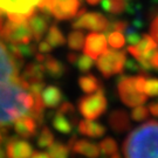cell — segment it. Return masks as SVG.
Returning <instances> with one entry per match:
<instances>
[{
	"mask_svg": "<svg viewBox=\"0 0 158 158\" xmlns=\"http://www.w3.org/2000/svg\"><path fill=\"white\" fill-rule=\"evenodd\" d=\"M23 64V59L12 55L0 41V128H8L33 109L29 82L19 74Z\"/></svg>",
	"mask_w": 158,
	"mask_h": 158,
	"instance_id": "1",
	"label": "cell"
},
{
	"mask_svg": "<svg viewBox=\"0 0 158 158\" xmlns=\"http://www.w3.org/2000/svg\"><path fill=\"white\" fill-rule=\"evenodd\" d=\"M125 158H158V122L148 121L132 130L123 143Z\"/></svg>",
	"mask_w": 158,
	"mask_h": 158,
	"instance_id": "2",
	"label": "cell"
},
{
	"mask_svg": "<svg viewBox=\"0 0 158 158\" xmlns=\"http://www.w3.org/2000/svg\"><path fill=\"white\" fill-rule=\"evenodd\" d=\"M125 62H127V56L124 51L118 52L116 49H109L98 57L96 66L103 75V77L109 79L113 75L123 73Z\"/></svg>",
	"mask_w": 158,
	"mask_h": 158,
	"instance_id": "3",
	"label": "cell"
},
{
	"mask_svg": "<svg viewBox=\"0 0 158 158\" xmlns=\"http://www.w3.org/2000/svg\"><path fill=\"white\" fill-rule=\"evenodd\" d=\"M79 110L81 115L89 121L98 118L102 114L107 110L108 102L107 97L104 96L103 88L97 90L93 95L81 97L79 100Z\"/></svg>",
	"mask_w": 158,
	"mask_h": 158,
	"instance_id": "4",
	"label": "cell"
},
{
	"mask_svg": "<svg viewBox=\"0 0 158 158\" xmlns=\"http://www.w3.org/2000/svg\"><path fill=\"white\" fill-rule=\"evenodd\" d=\"M134 82H135V76L121 75L117 79V90L119 98L125 106L131 108L142 106L148 101V96L145 94H142L136 90Z\"/></svg>",
	"mask_w": 158,
	"mask_h": 158,
	"instance_id": "5",
	"label": "cell"
},
{
	"mask_svg": "<svg viewBox=\"0 0 158 158\" xmlns=\"http://www.w3.org/2000/svg\"><path fill=\"white\" fill-rule=\"evenodd\" d=\"M0 36L8 44L14 45H23V44H29L33 39V34L29 28L27 23H15L13 21L5 23L2 31L0 32Z\"/></svg>",
	"mask_w": 158,
	"mask_h": 158,
	"instance_id": "6",
	"label": "cell"
},
{
	"mask_svg": "<svg viewBox=\"0 0 158 158\" xmlns=\"http://www.w3.org/2000/svg\"><path fill=\"white\" fill-rule=\"evenodd\" d=\"M41 0H0V13L20 14L27 19L35 14V7L39 6Z\"/></svg>",
	"mask_w": 158,
	"mask_h": 158,
	"instance_id": "7",
	"label": "cell"
},
{
	"mask_svg": "<svg viewBox=\"0 0 158 158\" xmlns=\"http://www.w3.org/2000/svg\"><path fill=\"white\" fill-rule=\"evenodd\" d=\"M109 26V20L101 13L91 12V13H85L83 15L75 18V20L72 23V27L75 29L85 28L90 31H97V32H104Z\"/></svg>",
	"mask_w": 158,
	"mask_h": 158,
	"instance_id": "8",
	"label": "cell"
},
{
	"mask_svg": "<svg viewBox=\"0 0 158 158\" xmlns=\"http://www.w3.org/2000/svg\"><path fill=\"white\" fill-rule=\"evenodd\" d=\"M108 51L107 39L103 33H89L85 38V42L83 46L85 55L90 56L91 59H97L103 55Z\"/></svg>",
	"mask_w": 158,
	"mask_h": 158,
	"instance_id": "9",
	"label": "cell"
},
{
	"mask_svg": "<svg viewBox=\"0 0 158 158\" xmlns=\"http://www.w3.org/2000/svg\"><path fill=\"white\" fill-rule=\"evenodd\" d=\"M79 0H52V14L57 20H69L77 15Z\"/></svg>",
	"mask_w": 158,
	"mask_h": 158,
	"instance_id": "10",
	"label": "cell"
},
{
	"mask_svg": "<svg viewBox=\"0 0 158 158\" xmlns=\"http://www.w3.org/2000/svg\"><path fill=\"white\" fill-rule=\"evenodd\" d=\"M5 143L8 158H29L33 155L32 145L19 137H10Z\"/></svg>",
	"mask_w": 158,
	"mask_h": 158,
	"instance_id": "11",
	"label": "cell"
},
{
	"mask_svg": "<svg viewBox=\"0 0 158 158\" xmlns=\"http://www.w3.org/2000/svg\"><path fill=\"white\" fill-rule=\"evenodd\" d=\"M108 123L113 131L117 134H123L131 129L129 115L123 109H115L110 111L108 116Z\"/></svg>",
	"mask_w": 158,
	"mask_h": 158,
	"instance_id": "12",
	"label": "cell"
},
{
	"mask_svg": "<svg viewBox=\"0 0 158 158\" xmlns=\"http://www.w3.org/2000/svg\"><path fill=\"white\" fill-rule=\"evenodd\" d=\"M48 23H49V17H47L42 13L41 14L35 13L28 19V26L32 31L35 41H40L41 38L44 36V34L47 32Z\"/></svg>",
	"mask_w": 158,
	"mask_h": 158,
	"instance_id": "13",
	"label": "cell"
},
{
	"mask_svg": "<svg viewBox=\"0 0 158 158\" xmlns=\"http://www.w3.org/2000/svg\"><path fill=\"white\" fill-rule=\"evenodd\" d=\"M14 130L23 138H31L36 135V121L31 116H23L14 122Z\"/></svg>",
	"mask_w": 158,
	"mask_h": 158,
	"instance_id": "14",
	"label": "cell"
},
{
	"mask_svg": "<svg viewBox=\"0 0 158 158\" xmlns=\"http://www.w3.org/2000/svg\"><path fill=\"white\" fill-rule=\"evenodd\" d=\"M72 151L75 153H81L85 157L89 158H97L100 157L101 149L98 144L91 143L87 139H77L75 144L72 148Z\"/></svg>",
	"mask_w": 158,
	"mask_h": 158,
	"instance_id": "15",
	"label": "cell"
},
{
	"mask_svg": "<svg viewBox=\"0 0 158 158\" xmlns=\"http://www.w3.org/2000/svg\"><path fill=\"white\" fill-rule=\"evenodd\" d=\"M79 132L88 137H93V138H98L106 134V127L102 125L101 123H96L89 119H83V121H80L79 124Z\"/></svg>",
	"mask_w": 158,
	"mask_h": 158,
	"instance_id": "16",
	"label": "cell"
},
{
	"mask_svg": "<svg viewBox=\"0 0 158 158\" xmlns=\"http://www.w3.org/2000/svg\"><path fill=\"white\" fill-rule=\"evenodd\" d=\"M41 97H42V101H44V104L48 108H55L57 107L63 100V95L60 88H57L56 85H48L46 87L42 94H41Z\"/></svg>",
	"mask_w": 158,
	"mask_h": 158,
	"instance_id": "17",
	"label": "cell"
},
{
	"mask_svg": "<svg viewBox=\"0 0 158 158\" xmlns=\"http://www.w3.org/2000/svg\"><path fill=\"white\" fill-rule=\"evenodd\" d=\"M45 72L46 68L42 63L39 62H32L26 64L25 70L23 73V77L27 80L29 83L32 82H36V81H44L45 77Z\"/></svg>",
	"mask_w": 158,
	"mask_h": 158,
	"instance_id": "18",
	"label": "cell"
},
{
	"mask_svg": "<svg viewBox=\"0 0 158 158\" xmlns=\"http://www.w3.org/2000/svg\"><path fill=\"white\" fill-rule=\"evenodd\" d=\"M44 66L46 68V72L49 74L52 77H54V79L62 77L64 73L67 72L66 66L61 61H59V60H56L55 57L51 56V55H47Z\"/></svg>",
	"mask_w": 158,
	"mask_h": 158,
	"instance_id": "19",
	"label": "cell"
},
{
	"mask_svg": "<svg viewBox=\"0 0 158 158\" xmlns=\"http://www.w3.org/2000/svg\"><path fill=\"white\" fill-rule=\"evenodd\" d=\"M79 85L80 88L87 94H91V93L100 90V89L103 88L101 81H98L97 77L91 75V74L83 75V76L79 77Z\"/></svg>",
	"mask_w": 158,
	"mask_h": 158,
	"instance_id": "20",
	"label": "cell"
},
{
	"mask_svg": "<svg viewBox=\"0 0 158 158\" xmlns=\"http://www.w3.org/2000/svg\"><path fill=\"white\" fill-rule=\"evenodd\" d=\"M46 41L49 44V45L55 48V47H61L66 44V39L63 36V33L60 31V28L57 27L56 23H53L49 29H48V33L46 35Z\"/></svg>",
	"mask_w": 158,
	"mask_h": 158,
	"instance_id": "21",
	"label": "cell"
},
{
	"mask_svg": "<svg viewBox=\"0 0 158 158\" xmlns=\"http://www.w3.org/2000/svg\"><path fill=\"white\" fill-rule=\"evenodd\" d=\"M53 127L59 131V132H62V134H70L74 130V124L73 122H70L69 119L66 117V115L57 113L55 114V116L53 117Z\"/></svg>",
	"mask_w": 158,
	"mask_h": 158,
	"instance_id": "22",
	"label": "cell"
},
{
	"mask_svg": "<svg viewBox=\"0 0 158 158\" xmlns=\"http://www.w3.org/2000/svg\"><path fill=\"white\" fill-rule=\"evenodd\" d=\"M136 47L138 48V51L142 53V55H145L150 52H153L157 49L158 44L152 39L151 35H147L144 34L142 36V40L138 42V45H136Z\"/></svg>",
	"mask_w": 158,
	"mask_h": 158,
	"instance_id": "23",
	"label": "cell"
},
{
	"mask_svg": "<svg viewBox=\"0 0 158 158\" xmlns=\"http://www.w3.org/2000/svg\"><path fill=\"white\" fill-rule=\"evenodd\" d=\"M85 34L81 31H74L68 36V46L70 49L80 51L85 46Z\"/></svg>",
	"mask_w": 158,
	"mask_h": 158,
	"instance_id": "24",
	"label": "cell"
},
{
	"mask_svg": "<svg viewBox=\"0 0 158 158\" xmlns=\"http://www.w3.org/2000/svg\"><path fill=\"white\" fill-rule=\"evenodd\" d=\"M48 153L51 158H68L69 148L62 144L61 142H56L48 148Z\"/></svg>",
	"mask_w": 158,
	"mask_h": 158,
	"instance_id": "25",
	"label": "cell"
},
{
	"mask_svg": "<svg viewBox=\"0 0 158 158\" xmlns=\"http://www.w3.org/2000/svg\"><path fill=\"white\" fill-rule=\"evenodd\" d=\"M100 149H101V152L104 156H113L115 153H117V150H118L117 143L111 137H107L103 141H101V143H100Z\"/></svg>",
	"mask_w": 158,
	"mask_h": 158,
	"instance_id": "26",
	"label": "cell"
},
{
	"mask_svg": "<svg viewBox=\"0 0 158 158\" xmlns=\"http://www.w3.org/2000/svg\"><path fill=\"white\" fill-rule=\"evenodd\" d=\"M54 143V135L47 127H44L41 130V134L38 137V145L40 148H49Z\"/></svg>",
	"mask_w": 158,
	"mask_h": 158,
	"instance_id": "27",
	"label": "cell"
},
{
	"mask_svg": "<svg viewBox=\"0 0 158 158\" xmlns=\"http://www.w3.org/2000/svg\"><path fill=\"white\" fill-rule=\"evenodd\" d=\"M108 42H109V46L113 49H121V48L124 47L125 39L122 33H119V32H111L108 35Z\"/></svg>",
	"mask_w": 158,
	"mask_h": 158,
	"instance_id": "28",
	"label": "cell"
},
{
	"mask_svg": "<svg viewBox=\"0 0 158 158\" xmlns=\"http://www.w3.org/2000/svg\"><path fill=\"white\" fill-rule=\"evenodd\" d=\"M94 59H91L90 56H87V55H79V59L76 61V68L79 69L80 72L82 73H87L89 72L91 68L94 67Z\"/></svg>",
	"mask_w": 158,
	"mask_h": 158,
	"instance_id": "29",
	"label": "cell"
},
{
	"mask_svg": "<svg viewBox=\"0 0 158 158\" xmlns=\"http://www.w3.org/2000/svg\"><path fill=\"white\" fill-rule=\"evenodd\" d=\"M149 113H150L149 108L144 107V106H138V107L134 108V110L131 111V118L136 122H141V121L148 119Z\"/></svg>",
	"mask_w": 158,
	"mask_h": 158,
	"instance_id": "30",
	"label": "cell"
},
{
	"mask_svg": "<svg viewBox=\"0 0 158 158\" xmlns=\"http://www.w3.org/2000/svg\"><path fill=\"white\" fill-rule=\"evenodd\" d=\"M145 95L156 97L158 96V79L156 77H149L147 80V85H145Z\"/></svg>",
	"mask_w": 158,
	"mask_h": 158,
	"instance_id": "31",
	"label": "cell"
},
{
	"mask_svg": "<svg viewBox=\"0 0 158 158\" xmlns=\"http://www.w3.org/2000/svg\"><path fill=\"white\" fill-rule=\"evenodd\" d=\"M125 33H127V40H128V42H129L131 46L138 45V42L142 40V35L138 33L137 29L134 28L132 26H130Z\"/></svg>",
	"mask_w": 158,
	"mask_h": 158,
	"instance_id": "32",
	"label": "cell"
},
{
	"mask_svg": "<svg viewBox=\"0 0 158 158\" xmlns=\"http://www.w3.org/2000/svg\"><path fill=\"white\" fill-rule=\"evenodd\" d=\"M57 113L62 114V115H66V116H76L75 115V109H74V106L69 102H63L62 104L60 106V108L57 109Z\"/></svg>",
	"mask_w": 158,
	"mask_h": 158,
	"instance_id": "33",
	"label": "cell"
},
{
	"mask_svg": "<svg viewBox=\"0 0 158 158\" xmlns=\"http://www.w3.org/2000/svg\"><path fill=\"white\" fill-rule=\"evenodd\" d=\"M147 75H138V76H135V82H134V85H135V88L136 90L138 91V93H144L145 90V85H147Z\"/></svg>",
	"mask_w": 158,
	"mask_h": 158,
	"instance_id": "34",
	"label": "cell"
},
{
	"mask_svg": "<svg viewBox=\"0 0 158 158\" xmlns=\"http://www.w3.org/2000/svg\"><path fill=\"white\" fill-rule=\"evenodd\" d=\"M45 89V82L44 81H36V82H32L29 83V91L32 95L35 94H40Z\"/></svg>",
	"mask_w": 158,
	"mask_h": 158,
	"instance_id": "35",
	"label": "cell"
},
{
	"mask_svg": "<svg viewBox=\"0 0 158 158\" xmlns=\"http://www.w3.org/2000/svg\"><path fill=\"white\" fill-rule=\"evenodd\" d=\"M150 34L152 39L158 44V15L152 19V23L150 25Z\"/></svg>",
	"mask_w": 158,
	"mask_h": 158,
	"instance_id": "36",
	"label": "cell"
},
{
	"mask_svg": "<svg viewBox=\"0 0 158 158\" xmlns=\"http://www.w3.org/2000/svg\"><path fill=\"white\" fill-rule=\"evenodd\" d=\"M125 68L130 70V72H137V73H141L142 74V69H141V66L138 64L137 61H134V60H127V62H125Z\"/></svg>",
	"mask_w": 158,
	"mask_h": 158,
	"instance_id": "37",
	"label": "cell"
},
{
	"mask_svg": "<svg viewBox=\"0 0 158 158\" xmlns=\"http://www.w3.org/2000/svg\"><path fill=\"white\" fill-rule=\"evenodd\" d=\"M38 49L41 54H45V55H48L49 53L52 52L53 49V47H52L47 41H44V42H40L39 46H38Z\"/></svg>",
	"mask_w": 158,
	"mask_h": 158,
	"instance_id": "38",
	"label": "cell"
},
{
	"mask_svg": "<svg viewBox=\"0 0 158 158\" xmlns=\"http://www.w3.org/2000/svg\"><path fill=\"white\" fill-rule=\"evenodd\" d=\"M149 63L152 68V70H156L158 73V49L153 52L151 56L149 57Z\"/></svg>",
	"mask_w": 158,
	"mask_h": 158,
	"instance_id": "39",
	"label": "cell"
},
{
	"mask_svg": "<svg viewBox=\"0 0 158 158\" xmlns=\"http://www.w3.org/2000/svg\"><path fill=\"white\" fill-rule=\"evenodd\" d=\"M77 59H79V54H76V53H69L67 55V60L69 63H72L73 66L76 64V61H77Z\"/></svg>",
	"mask_w": 158,
	"mask_h": 158,
	"instance_id": "40",
	"label": "cell"
},
{
	"mask_svg": "<svg viewBox=\"0 0 158 158\" xmlns=\"http://www.w3.org/2000/svg\"><path fill=\"white\" fill-rule=\"evenodd\" d=\"M149 111L152 114L153 116H158V102H153L149 106Z\"/></svg>",
	"mask_w": 158,
	"mask_h": 158,
	"instance_id": "41",
	"label": "cell"
},
{
	"mask_svg": "<svg viewBox=\"0 0 158 158\" xmlns=\"http://www.w3.org/2000/svg\"><path fill=\"white\" fill-rule=\"evenodd\" d=\"M29 158H51V156H49V153L46 152H34L32 157Z\"/></svg>",
	"mask_w": 158,
	"mask_h": 158,
	"instance_id": "42",
	"label": "cell"
},
{
	"mask_svg": "<svg viewBox=\"0 0 158 158\" xmlns=\"http://www.w3.org/2000/svg\"><path fill=\"white\" fill-rule=\"evenodd\" d=\"M85 1H87L89 5H97V4H98L100 1H102V0H85Z\"/></svg>",
	"mask_w": 158,
	"mask_h": 158,
	"instance_id": "43",
	"label": "cell"
},
{
	"mask_svg": "<svg viewBox=\"0 0 158 158\" xmlns=\"http://www.w3.org/2000/svg\"><path fill=\"white\" fill-rule=\"evenodd\" d=\"M0 158H5V151L0 148Z\"/></svg>",
	"mask_w": 158,
	"mask_h": 158,
	"instance_id": "44",
	"label": "cell"
},
{
	"mask_svg": "<svg viewBox=\"0 0 158 158\" xmlns=\"http://www.w3.org/2000/svg\"><path fill=\"white\" fill-rule=\"evenodd\" d=\"M111 158H121V156H119V153H115V155H113Z\"/></svg>",
	"mask_w": 158,
	"mask_h": 158,
	"instance_id": "45",
	"label": "cell"
},
{
	"mask_svg": "<svg viewBox=\"0 0 158 158\" xmlns=\"http://www.w3.org/2000/svg\"><path fill=\"white\" fill-rule=\"evenodd\" d=\"M2 138H4V137H2V132L0 131V144H1V142H2Z\"/></svg>",
	"mask_w": 158,
	"mask_h": 158,
	"instance_id": "46",
	"label": "cell"
},
{
	"mask_svg": "<svg viewBox=\"0 0 158 158\" xmlns=\"http://www.w3.org/2000/svg\"><path fill=\"white\" fill-rule=\"evenodd\" d=\"M153 4H158V0H151Z\"/></svg>",
	"mask_w": 158,
	"mask_h": 158,
	"instance_id": "47",
	"label": "cell"
},
{
	"mask_svg": "<svg viewBox=\"0 0 158 158\" xmlns=\"http://www.w3.org/2000/svg\"><path fill=\"white\" fill-rule=\"evenodd\" d=\"M0 15H2V13H0Z\"/></svg>",
	"mask_w": 158,
	"mask_h": 158,
	"instance_id": "48",
	"label": "cell"
}]
</instances>
